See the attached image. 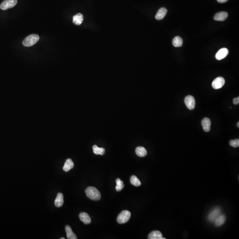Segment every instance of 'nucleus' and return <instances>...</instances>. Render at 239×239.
<instances>
[{"label": "nucleus", "instance_id": "f257e3e1", "mask_svg": "<svg viewBox=\"0 0 239 239\" xmlns=\"http://www.w3.org/2000/svg\"><path fill=\"white\" fill-rule=\"evenodd\" d=\"M86 195L89 198L93 201H98L101 199V194L98 190L92 186H89L85 190Z\"/></svg>", "mask_w": 239, "mask_h": 239}, {"label": "nucleus", "instance_id": "f03ea898", "mask_svg": "<svg viewBox=\"0 0 239 239\" xmlns=\"http://www.w3.org/2000/svg\"><path fill=\"white\" fill-rule=\"evenodd\" d=\"M40 40V37L37 34L29 35L26 37L23 41V45L26 47H29L34 45Z\"/></svg>", "mask_w": 239, "mask_h": 239}, {"label": "nucleus", "instance_id": "7ed1b4c3", "mask_svg": "<svg viewBox=\"0 0 239 239\" xmlns=\"http://www.w3.org/2000/svg\"><path fill=\"white\" fill-rule=\"evenodd\" d=\"M131 214L128 210L122 211L117 218V221L119 224H124L127 222L131 218Z\"/></svg>", "mask_w": 239, "mask_h": 239}, {"label": "nucleus", "instance_id": "20e7f679", "mask_svg": "<svg viewBox=\"0 0 239 239\" xmlns=\"http://www.w3.org/2000/svg\"><path fill=\"white\" fill-rule=\"evenodd\" d=\"M221 209L220 207H216L209 213L207 219L210 222H214L216 218L221 214Z\"/></svg>", "mask_w": 239, "mask_h": 239}, {"label": "nucleus", "instance_id": "39448f33", "mask_svg": "<svg viewBox=\"0 0 239 239\" xmlns=\"http://www.w3.org/2000/svg\"><path fill=\"white\" fill-rule=\"evenodd\" d=\"M17 3V0H5L0 5V8L2 10H5L13 8Z\"/></svg>", "mask_w": 239, "mask_h": 239}, {"label": "nucleus", "instance_id": "423d86ee", "mask_svg": "<svg viewBox=\"0 0 239 239\" xmlns=\"http://www.w3.org/2000/svg\"><path fill=\"white\" fill-rule=\"evenodd\" d=\"M185 103L190 110H193L195 108V100L193 96L188 95L185 98Z\"/></svg>", "mask_w": 239, "mask_h": 239}, {"label": "nucleus", "instance_id": "0eeeda50", "mask_svg": "<svg viewBox=\"0 0 239 239\" xmlns=\"http://www.w3.org/2000/svg\"><path fill=\"white\" fill-rule=\"evenodd\" d=\"M225 83V80L221 77H218L214 79L212 82V86L213 88L216 89H219L224 86Z\"/></svg>", "mask_w": 239, "mask_h": 239}, {"label": "nucleus", "instance_id": "6e6552de", "mask_svg": "<svg viewBox=\"0 0 239 239\" xmlns=\"http://www.w3.org/2000/svg\"><path fill=\"white\" fill-rule=\"evenodd\" d=\"M229 54V50L226 48L220 49L216 55V58L217 60H220L227 56Z\"/></svg>", "mask_w": 239, "mask_h": 239}, {"label": "nucleus", "instance_id": "1a4fd4ad", "mask_svg": "<svg viewBox=\"0 0 239 239\" xmlns=\"http://www.w3.org/2000/svg\"><path fill=\"white\" fill-rule=\"evenodd\" d=\"M201 124L205 132H209L210 131L211 128V122L208 118H204L201 121Z\"/></svg>", "mask_w": 239, "mask_h": 239}, {"label": "nucleus", "instance_id": "9d476101", "mask_svg": "<svg viewBox=\"0 0 239 239\" xmlns=\"http://www.w3.org/2000/svg\"><path fill=\"white\" fill-rule=\"evenodd\" d=\"M228 16V14L226 12H220L215 15L214 19L215 21H225Z\"/></svg>", "mask_w": 239, "mask_h": 239}, {"label": "nucleus", "instance_id": "9b49d317", "mask_svg": "<svg viewBox=\"0 0 239 239\" xmlns=\"http://www.w3.org/2000/svg\"><path fill=\"white\" fill-rule=\"evenodd\" d=\"M148 239H165L166 238H163V235L162 233L159 231H152L148 236Z\"/></svg>", "mask_w": 239, "mask_h": 239}, {"label": "nucleus", "instance_id": "f8f14e48", "mask_svg": "<svg viewBox=\"0 0 239 239\" xmlns=\"http://www.w3.org/2000/svg\"><path fill=\"white\" fill-rule=\"evenodd\" d=\"M79 217L80 220L86 225L89 224L91 222V219L87 213L84 212L80 213L79 215Z\"/></svg>", "mask_w": 239, "mask_h": 239}, {"label": "nucleus", "instance_id": "ddd939ff", "mask_svg": "<svg viewBox=\"0 0 239 239\" xmlns=\"http://www.w3.org/2000/svg\"><path fill=\"white\" fill-rule=\"evenodd\" d=\"M167 12L168 10L166 8L164 7L160 8L156 13L155 16V19L157 20H162L166 16Z\"/></svg>", "mask_w": 239, "mask_h": 239}, {"label": "nucleus", "instance_id": "4468645a", "mask_svg": "<svg viewBox=\"0 0 239 239\" xmlns=\"http://www.w3.org/2000/svg\"><path fill=\"white\" fill-rule=\"evenodd\" d=\"M84 18L82 14L80 13L76 14V15L73 16V24L77 25H81L83 22Z\"/></svg>", "mask_w": 239, "mask_h": 239}, {"label": "nucleus", "instance_id": "2eb2a0df", "mask_svg": "<svg viewBox=\"0 0 239 239\" xmlns=\"http://www.w3.org/2000/svg\"><path fill=\"white\" fill-rule=\"evenodd\" d=\"M226 220V216L223 214H220L214 221L215 225L217 227L223 225Z\"/></svg>", "mask_w": 239, "mask_h": 239}, {"label": "nucleus", "instance_id": "dca6fc26", "mask_svg": "<svg viewBox=\"0 0 239 239\" xmlns=\"http://www.w3.org/2000/svg\"><path fill=\"white\" fill-rule=\"evenodd\" d=\"M64 203L63 195L61 193H58L55 201V205L56 207H60L62 206Z\"/></svg>", "mask_w": 239, "mask_h": 239}, {"label": "nucleus", "instance_id": "f3484780", "mask_svg": "<svg viewBox=\"0 0 239 239\" xmlns=\"http://www.w3.org/2000/svg\"><path fill=\"white\" fill-rule=\"evenodd\" d=\"M74 167V163L71 159H68L66 160L63 167V170L65 172H68L70 170Z\"/></svg>", "mask_w": 239, "mask_h": 239}, {"label": "nucleus", "instance_id": "a211bd4d", "mask_svg": "<svg viewBox=\"0 0 239 239\" xmlns=\"http://www.w3.org/2000/svg\"><path fill=\"white\" fill-rule=\"evenodd\" d=\"M65 231L67 234V236L68 239H77V237L74 233L73 232L71 228L69 225L65 226Z\"/></svg>", "mask_w": 239, "mask_h": 239}, {"label": "nucleus", "instance_id": "6ab92c4d", "mask_svg": "<svg viewBox=\"0 0 239 239\" xmlns=\"http://www.w3.org/2000/svg\"><path fill=\"white\" fill-rule=\"evenodd\" d=\"M136 153L139 157H143L147 154V151L145 148L143 147H138L136 149Z\"/></svg>", "mask_w": 239, "mask_h": 239}, {"label": "nucleus", "instance_id": "aec40b11", "mask_svg": "<svg viewBox=\"0 0 239 239\" xmlns=\"http://www.w3.org/2000/svg\"><path fill=\"white\" fill-rule=\"evenodd\" d=\"M172 43L174 46L175 47H181L183 44V39L179 36L175 37L173 40Z\"/></svg>", "mask_w": 239, "mask_h": 239}, {"label": "nucleus", "instance_id": "412c9836", "mask_svg": "<svg viewBox=\"0 0 239 239\" xmlns=\"http://www.w3.org/2000/svg\"><path fill=\"white\" fill-rule=\"evenodd\" d=\"M93 153L95 154L100 155H103L105 153V149L104 148H98L97 145H93Z\"/></svg>", "mask_w": 239, "mask_h": 239}, {"label": "nucleus", "instance_id": "4be33fe9", "mask_svg": "<svg viewBox=\"0 0 239 239\" xmlns=\"http://www.w3.org/2000/svg\"><path fill=\"white\" fill-rule=\"evenodd\" d=\"M130 182H131V183L133 185L137 186V187L140 186L141 185V182L139 181V179H138L137 177L135 175H133V176H131V178H130Z\"/></svg>", "mask_w": 239, "mask_h": 239}, {"label": "nucleus", "instance_id": "5701e85b", "mask_svg": "<svg viewBox=\"0 0 239 239\" xmlns=\"http://www.w3.org/2000/svg\"><path fill=\"white\" fill-rule=\"evenodd\" d=\"M116 183H117V185L116 186V190L118 192L122 190L123 189L124 187V184L123 182L121 181L120 179H116Z\"/></svg>", "mask_w": 239, "mask_h": 239}, {"label": "nucleus", "instance_id": "b1692460", "mask_svg": "<svg viewBox=\"0 0 239 239\" xmlns=\"http://www.w3.org/2000/svg\"><path fill=\"white\" fill-rule=\"evenodd\" d=\"M229 144L231 147L234 148H237L239 146V139H238L235 140H231L230 141Z\"/></svg>", "mask_w": 239, "mask_h": 239}, {"label": "nucleus", "instance_id": "393cba45", "mask_svg": "<svg viewBox=\"0 0 239 239\" xmlns=\"http://www.w3.org/2000/svg\"><path fill=\"white\" fill-rule=\"evenodd\" d=\"M233 103L234 104H237L239 103V97L236 98H234L233 99Z\"/></svg>", "mask_w": 239, "mask_h": 239}, {"label": "nucleus", "instance_id": "a878e982", "mask_svg": "<svg viewBox=\"0 0 239 239\" xmlns=\"http://www.w3.org/2000/svg\"><path fill=\"white\" fill-rule=\"evenodd\" d=\"M228 1V0H217L218 2L220 3H225V2H227Z\"/></svg>", "mask_w": 239, "mask_h": 239}, {"label": "nucleus", "instance_id": "bb28decb", "mask_svg": "<svg viewBox=\"0 0 239 239\" xmlns=\"http://www.w3.org/2000/svg\"><path fill=\"white\" fill-rule=\"evenodd\" d=\"M237 127H238V128H239V122H238L237 123Z\"/></svg>", "mask_w": 239, "mask_h": 239}, {"label": "nucleus", "instance_id": "cd10ccee", "mask_svg": "<svg viewBox=\"0 0 239 239\" xmlns=\"http://www.w3.org/2000/svg\"><path fill=\"white\" fill-rule=\"evenodd\" d=\"M65 238H63V237H62V238H61L60 239H65Z\"/></svg>", "mask_w": 239, "mask_h": 239}]
</instances>
